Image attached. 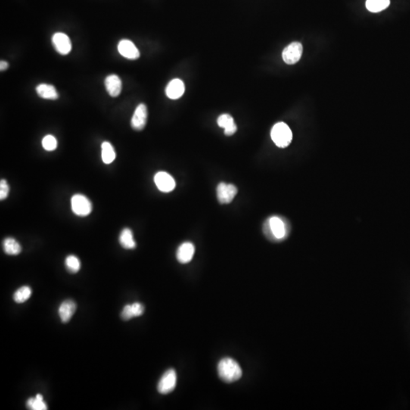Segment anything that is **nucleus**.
I'll return each mask as SVG.
<instances>
[{
  "label": "nucleus",
  "instance_id": "1",
  "mask_svg": "<svg viewBox=\"0 0 410 410\" xmlns=\"http://www.w3.org/2000/svg\"><path fill=\"white\" fill-rule=\"evenodd\" d=\"M265 237L272 242H281L288 237L290 228L284 218L274 216L268 218L263 225Z\"/></svg>",
  "mask_w": 410,
  "mask_h": 410
},
{
  "label": "nucleus",
  "instance_id": "2",
  "mask_svg": "<svg viewBox=\"0 0 410 410\" xmlns=\"http://www.w3.org/2000/svg\"><path fill=\"white\" fill-rule=\"evenodd\" d=\"M218 372L220 378L226 383H233L241 378L243 371L237 361L232 358H224L218 365Z\"/></svg>",
  "mask_w": 410,
  "mask_h": 410
},
{
  "label": "nucleus",
  "instance_id": "3",
  "mask_svg": "<svg viewBox=\"0 0 410 410\" xmlns=\"http://www.w3.org/2000/svg\"><path fill=\"white\" fill-rule=\"evenodd\" d=\"M271 136L274 144L281 148L288 147L293 140L291 129L284 122H278L273 126Z\"/></svg>",
  "mask_w": 410,
  "mask_h": 410
},
{
  "label": "nucleus",
  "instance_id": "4",
  "mask_svg": "<svg viewBox=\"0 0 410 410\" xmlns=\"http://www.w3.org/2000/svg\"><path fill=\"white\" fill-rule=\"evenodd\" d=\"M71 207L75 215L79 217H86L92 212L91 200L82 194H76L71 199Z\"/></svg>",
  "mask_w": 410,
  "mask_h": 410
},
{
  "label": "nucleus",
  "instance_id": "5",
  "mask_svg": "<svg viewBox=\"0 0 410 410\" xmlns=\"http://www.w3.org/2000/svg\"><path fill=\"white\" fill-rule=\"evenodd\" d=\"M177 375L175 370H167L159 380L157 390L161 394H167L171 393L176 386Z\"/></svg>",
  "mask_w": 410,
  "mask_h": 410
},
{
  "label": "nucleus",
  "instance_id": "6",
  "mask_svg": "<svg viewBox=\"0 0 410 410\" xmlns=\"http://www.w3.org/2000/svg\"><path fill=\"white\" fill-rule=\"evenodd\" d=\"M238 192V189L233 184L221 182L217 187V197L221 204L231 203Z\"/></svg>",
  "mask_w": 410,
  "mask_h": 410
},
{
  "label": "nucleus",
  "instance_id": "7",
  "mask_svg": "<svg viewBox=\"0 0 410 410\" xmlns=\"http://www.w3.org/2000/svg\"><path fill=\"white\" fill-rule=\"evenodd\" d=\"M303 52V47L299 42H293L287 46L282 53L283 60L287 64L293 65L299 61Z\"/></svg>",
  "mask_w": 410,
  "mask_h": 410
},
{
  "label": "nucleus",
  "instance_id": "8",
  "mask_svg": "<svg viewBox=\"0 0 410 410\" xmlns=\"http://www.w3.org/2000/svg\"><path fill=\"white\" fill-rule=\"evenodd\" d=\"M154 183L162 192L168 193L175 188V181L172 175L166 172H159L154 175Z\"/></svg>",
  "mask_w": 410,
  "mask_h": 410
},
{
  "label": "nucleus",
  "instance_id": "9",
  "mask_svg": "<svg viewBox=\"0 0 410 410\" xmlns=\"http://www.w3.org/2000/svg\"><path fill=\"white\" fill-rule=\"evenodd\" d=\"M147 108L145 104H141L136 107L132 120H131V126L132 129L136 131H141L144 129L147 121Z\"/></svg>",
  "mask_w": 410,
  "mask_h": 410
},
{
  "label": "nucleus",
  "instance_id": "10",
  "mask_svg": "<svg viewBox=\"0 0 410 410\" xmlns=\"http://www.w3.org/2000/svg\"><path fill=\"white\" fill-rule=\"evenodd\" d=\"M118 51L120 55L128 60H138L140 57V52L136 46L129 40H122L118 44Z\"/></svg>",
  "mask_w": 410,
  "mask_h": 410
},
{
  "label": "nucleus",
  "instance_id": "11",
  "mask_svg": "<svg viewBox=\"0 0 410 410\" xmlns=\"http://www.w3.org/2000/svg\"><path fill=\"white\" fill-rule=\"evenodd\" d=\"M52 43L56 50L61 55H67L72 50V42L66 34L61 32L54 34Z\"/></svg>",
  "mask_w": 410,
  "mask_h": 410
},
{
  "label": "nucleus",
  "instance_id": "12",
  "mask_svg": "<svg viewBox=\"0 0 410 410\" xmlns=\"http://www.w3.org/2000/svg\"><path fill=\"white\" fill-rule=\"evenodd\" d=\"M195 248L194 244L189 242H185L178 246L176 252V259L181 264H187L192 260Z\"/></svg>",
  "mask_w": 410,
  "mask_h": 410
},
{
  "label": "nucleus",
  "instance_id": "13",
  "mask_svg": "<svg viewBox=\"0 0 410 410\" xmlns=\"http://www.w3.org/2000/svg\"><path fill=\"white\" fill-rule=\"evenodd\" d=\"M185 92V85L180 79H172L166 88V94L171 100L180 98Z\"/></svg>",
  "mask_w": 410,
  "mask_h": 410
},
{
  "label": "nucleus",
  "instance_id": "14",
  "mask_svg": "<svg viewBox=\"0 0 410 410\" xmlns=\"http://www.w3.org/2000/svg\"><path fill=\"white\" fill-rule=\"evenodd\" d=\"M144 305L139 302H135L132 305H126L122 309V313H121V318L124 321H128V320L132 319L135 317H139L144 314Z\"/></svg>",
  "mask_w": 410,
  "mask_h": 410
},
{
  "label": "nucleus",
  "instance_id": "15",
  "mask_svg": "<svg viewBox=\"0 0 410 410\" xmlns=\"http://www.w3.org/2000/svg\"><path fill=\"white\" fill-rule=\"evenodd\" d=\"M76 308V304L71 299H68V300L62 302L60 308H59V315H60L62 322H69L72 317L73 316L74 314H75Z\"/></svg>",
  "mask_w": 410,
  "mask_h": 410
},
{
  "label": "nucleus",
  "instance_id": "16",
  "mask_svg": "<svg viewBox=\"0 0 410 410\" xmlns=\"http://www.w3.org/2000/svg\"><path fill=\"white\" fill-rule=\"evenodd\" d=\"M122 81L116 75H110L105 79V87L111 97H116L122 91Z\"/></svg>",
  "mask_w": 410,
  "mask_h": 410
},
{
  "label": "nucleus",
  "instance_id": "17",
  "mask_svg": "<svg viewBox=\"0 0 410 410\" xmlns=\"http://www.w3.org/2000/svg\"><path fill=\"white\" fill-rule=\"evenodd\" d=\"M218 124L221 128H224V133L227 136H231L237 132V125L234 122V118L230 114L224 113V114L221 115L218 117Z\"/></svg>",
  "mask_w": 410,
  "mask_h": 410
},
{
  "label": "nucleus",
  "instance_id": "18",
  "mask_svg": "<svg viewBox=\"0 0 410 410\" xmlns=\"http://www.w3.org/2000/svg\"><path fill=\"white\" fill-rule=\"evenodd\" d=\"M37 94L40 97L47 100H57L59 94L55 87L48 84H41L36 88Z\"/></svg>",
  "mask_w": 410,
  "mask_h": 410
},
{
  "label": "nucleus",
  "instance_id": "19",
  "mask_svg": "<svg viewBox=\"0 0 410 410\" xmlns=\"http://www.w3.org/2000/svg\"><path fill=\"white\" fill-rule=\"evenodd\" d=\"M119 243L125 249H134L136 247V243L134 240L133 233L129 228L122 230L119 237Z\"/></svg>",
  "mask_w": 410,
  "mask_h": 410
},
{
  "label": "nucleus",
  "instance_id": "20",
  "mask_svg": "<svg viewBox=\"0 0 410 410\" xmlns=\"http://www.w3.org/2000/svg\"><path fill=\"white\" fill-rule=\"evenodd\" d=\"M102 160L105 164H110L116 159L114 147L108 141H104L101 145Z\"/></svg>",
  "mask_w": 410,
  "mask_h": 410
},
{
  "label": "nucleus",
  "instance_id": "21",
  "mask_svg": "<svg viewBox=\"0 0 410 410\" xmlns=\"http://www.w3.org/2000/svg\"><path fill=\"white\" fill-rule=\"evenodd\" d=\"M4 250L9 255H18L22 252V246L17 240L12 237H8L4 240Z\"/></svg>",
  "mask_w": 410,
  "mask_h": 410
},
{
  "label": "nucleus",
  "instance_id": "22",
  "mask_svg": "<svg viewBox=\"0 0 410 410\" xmlns=\"http://www.w3.org/2000/svg\"><path fill=\"white\" fill-rule=\"evenodd\" d=\"M390 0H367L366 8L371 13H380L390 6Z\"/></svg>",
  "mask_w": 410,
  "mask_h": 410
},
{
  "label": "nucleus",
  "instance_id": "23",
  "mask_svg": "<svg viewBox=\"0 0 410 410\" xmlns=\"http://www.w3.org/2000/svg\"><path fill=\"white\" fill-rule=\"evenodd\" d=\"M32 290L29 286H24L21 287L19 290H16V293H14L15 302L17 303L21 304L29 300V298L32 296Z\"/></svg>",
  "mask_w": 410,
  "mask_h": 410
},
{
  "label": "nucleus",
  "instance_id": "24",
  "mask_svg": "<svg viewBox=\"0 0 410 410\" xmlns=\"http://www.w3.org/2000/svg\"><path fill=\"white\" fill-rule=\"evenodd\" d=\"M27 406L32 410H47V405L44 401L41 394H37L35 398H29L27 400Z\"/></svg>",
  "mask_w": 410,
  "mask_h": 410
},
{
  "label": "nucleus",
  "instance_id": "25",
  "mask_svg": "<svg viewBox=\"0 0 410 410\" xmlns=\"http://www.w3.org/2000/svg\"><path fill=\"white\" fill-rule=\"evenodd\" d=\"M65 265L68 271L73 274L79 272L81 268L80 260L75 255H69L65 261Z\"/></svg>",
  "mask_w": 410,
  "mask_h": 410
},
{
  "label": "nucleus",
  "instance_id": "26",
  "mask_svg": "<svg viewBox=\"0 0 410 410\" xmlns=\"http://www.w3.org/2000/svg\"><path fill=\"white\" fill-rule=\"evenodd\" d=\"M58 145L57 138L54 135H47L43 138L42 146L47 151H53L56 150Z\"/></svg>",
  "mask_w": 410,
  "mask_h": 410
},
{
  "label": "nucleus",
  "instance_id": "27",
  "mask_svg": "<svg viewBox=\"0 0 410 410\" xmlns=\"http://www.w3.org/2000/svg\"><path fill=\"white\" fill-rule=\"evenodd\" d=\"M10 191V185L7 183V180L2 179L0 182V199L1 200H5L8 197Z\"/></svg>",
  "mask_w": 410,
  "mask_h": 410
},
{
  "label": "nucleus",
  "instance_id": "28",
  "mask_svg": "<svg viewBox=\"0 0 410 410\" xmlns=\"http://www.w3.org/2000/svg\"><path fill=\"white\" fill-rule=\"evenodd\" d=\"M9 68V63H7V61H4V60H2L1 63H0V70L1 71H5L7 70V69Z\"/></svg>",
  "mask_w": 410,
  "mask_h": 410
}]
</instances>
